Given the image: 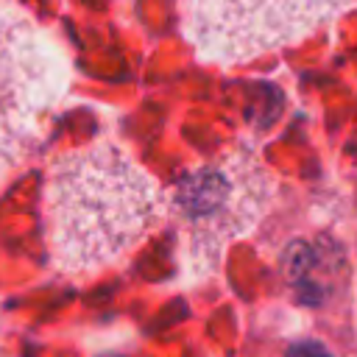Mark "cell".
Here are the masks:
<instances>
[{
  "mask_svg": "<svg viewBox=\"0 0 357 357\" xmlns=\"http://www.w3.org/2000/svg\"><path fill=\"white\" fill-rule=\"evenodd\" d=\"M165 215V192L112 139L59 153L45 181V229L64 273H95L128 254Z\"/></svg>",
  "mask_w": 357,
  "mask_h": 357,
  "instance_id": "1",
  "label": "cell"
},
{
  "mask_svg": "<svg viewBox=\"0 0 357 357\" xmlns=\"http://www.w3.org/2000/svg\"><path fill=\"white\" fill-rule=\"evenodd\" d=\"M273 198V176L251 142L181 173L165 190V212L178 226L184 273H212L229 243L248 234Z\"/></svg>",
  "mask_w": 357,
  "mask_h": 357,
  "instance_id": "2",
  "label": "cell"
},
{
  "mask_svg": "<svg viewBox=\"0 0 357 357\" xmlns=\"http://www.w3.org/2000/svg\"><path fill=\"white\" fill-rule=\"evenodd\" d=\"M67 84L56 39L25 8L0 0V181L45 139Z\"/></svg>",
  "mask_w": 357,
  "mask_h": 357,
  "instance_id": "3",
  "label": "cell"
},
{
  "mask_svg": "<svg viewBox=\"0 0 357 357\" xmlns=\"http://www.w3.org/2000/svg\"><path fill=\"white\" fill-rule=\"evenodd\" d=\"M351 0H178L181 28L198 59L245 64L301 42Z\"/></svg>",
  "mask_w": 357,
  "mask_h": 357,
  "instance_id": "4",
  "label": "cell"
},
{
  "mask_svg": "<svg viewBox=\"0 0 357 357\" xmlns=\"http://www.w3.org/2000/svg\"><path fill=\"white\" fill-rule=\"evenodd\" d=\"M287 357H329L321 346H315V343H304V346H296Z\"/></svg>",
  "mask_w": 357,
  "mask_h": 357,
  "instance_id": "5",
  "label": "cell"
}]
</instances>
